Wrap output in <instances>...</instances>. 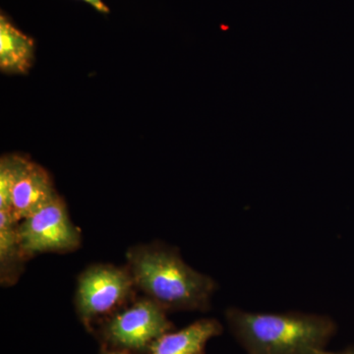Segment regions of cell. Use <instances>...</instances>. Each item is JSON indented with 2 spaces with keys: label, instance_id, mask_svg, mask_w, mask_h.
<instances>
[{
  "label": "cell",
  "instance_id": "obj_12",
  "mask_svg": "<svg viewBox=\"0 0 354 354\" xmlns=\"http://www.w3.org/2000/svg\"><path fill=\"white\" fill-rule=\"evenodd\" d=\"M319 354H354V346L353 348H349L344 349L342 351H337V353H333V351H323Z\"/></svg>",
  "mask_w": 354,
  "mask_h": 354
},
{
  "label": "cell",
  "instance_id": "obj_2",
  "mask_svg": "<svg viewBox=\"0 0 354 354\" xmlns=\"http://www.w3.org/2000/svg\"><path fill=\"white\" fill-rule=\"evenodd\" d=\"M225 319L247 354H319L337 330L330 317L300 312L253 313L228 308Z\"/></svg>",
  "mask_w": 354,
  "mask_h": 354
},
{
  "label": "cell",
  "instance_id": "obj_6",
  "mask_svg": "<svg viewBox=\"0 0 354 354\" xmlns=\"http://www.w3.org/2000/svg\"><path fill=\"white\" fill-rule=\"evenodd\" d=\"M57 195L50 174L41 165L29 160L14 185L9 212L21 221Z\"/></svg>",
  "mask_w": 354,
  "mask_h": 354
},
{
  "label": "cell",
  "instance_id": "obj_9",
  "mask_svg": "<svg viewBox=\"0 0 354 354\" xmlns=\"http://www.w3.org/2000/svg\"><path fill=\"white\" fill-rule=\"evenodd\" d=\"M19 221L9 211H0V281L12 286L19 279L27 259L21 248Z\"/></svg>",
  "mask_w": 354,
  "mask_h": 354
},
{
  "label": "cell",
  "instance_id": "obj_5",
  "mask_svg": "<svg viewBox=\"0 0 354 354\" xmlns=\"http://www.w3.org/2000/svg\"><path fill=\"white\" fill-rule=\"evenodd\" d=\"M18 232L27 260L39 254L72 252L81 245L80 230L70 218L66 204L58 194L19 221Z\"/></svg>",
  "mask_w": 354,
  "mask_h": 354
},
{
  "label": "cell",
  "instance_id": "obj_3",
  "mask_svg": "<svg viewBox=\"0 0 354 354\" xmlns=\"http://www.w3.org/2000/svg\"><path fill=\"white\" fill-rule=\"evenodd\" d=\"M136 291L138 290L127 266H90L77 281V314L84 326L92 330L95 325L134 300Z\"/></svg>",
  "mask_w": 354,
  "mask_h": 354
},
{
  "label": "cell",
  "instance_id": "obj_7",
  "mask_svg": "<svg viewBox=\"0 0 354 354\" xmlns=\"http://www.w3.org/2000/svg\"><path fill=\"white\" fill-rule=\"evenodd\" d=\"M223 333L216 319H200L187 327L169 332L153 342L149 354H205L209 339Z\"/></svg>",
  "mask_w": 354,
  "mask_h": 354
},
{
  "label": "cell",
  "instance_id": "obj_11",
  "mask_svg": "<svg viewBox=\"0 0 354 354\" xmlns=\"http://www.w3.org/2000/svg\"><path fill=\"white\" fill-rule=\"evenodd\" d=\"M86 3L90 4L91 6L94 7L95 10L99 12L108 14L109 13V8L102 0H82Z\"/></svg>",
  "mask_w": 354,
  "mask_h": 354
},
{
  "label": "cell",
  "instance_id": "obj_1",
  "mask_svg": "<svg viewBox=\"0 0 354 354\" xmlns=\"http://www.w3.org/2000/svg\"><path fill=\"white\" fill-rule=\"evenodd\" d=\"M127 267L137 290L165 311H207L216 283L186 264L176 249L140 244L127 253Z\"/></svg>",
  "mask_w": 354,
  "mask_h": 354
},
{
  "label": "cell",
  "instance_id": "obj_8",
  "mask_svg": "<svg viewBox=\"0 0 354 354\" xmlns=\"http://www.w3.org/2000/svg\"><path fill=\"white\" fill-rule=\"evenodd\" d=\"M35 59V41L7 18L0 16V70L6 74H27Z\"/></svg>",
  "mask_w": 354,
  "mask_h": 354
},
{
  "label": "cell",
  "instance_id": "obj_4",
  "mask_svg": "<svg viewBox=\"0 0 354 354\" xmlns=\"http://www.w3.org/2000/svg\"><path fill=\"white\" fill-rule=\"evenodd\" d=\"M99 325L100 337L109 348L131 353H149L153 342L174 329L167 311L144 295Z\"/></svg>",
  "mask_w": 354,
  "mask_h": 354
},
{
  "label": "cell",
  "instance_id": "obj_13",
  "mask_svg": "<svg viewBox=\"0 0 354 354\" xmlns=\"http://www.w3.org/2000/svg\"><path fill=\"white\" fill-rule=\"evenodd\" d=\"M102 354H132L125 351H118V349L106 348Z\"/></svg>",
  "mask_w": 354,
  "mask_h": 354
},
{
  "label": "cell",
  "instance_id": "obj_10",
  "mask_svg": "<svg viewBox=\"0 0 354 354\" xmlns=\"http://www.w3.org/2000/svg\"><path fill=\"white\" fill-rule=\"evenodd\" d=\"M29 160L20 155H6L0 160V211L10 209L14 185Z\"/></svg>",
  "mask_w": 354,
  "mask_h": 354
}]
</instances>
